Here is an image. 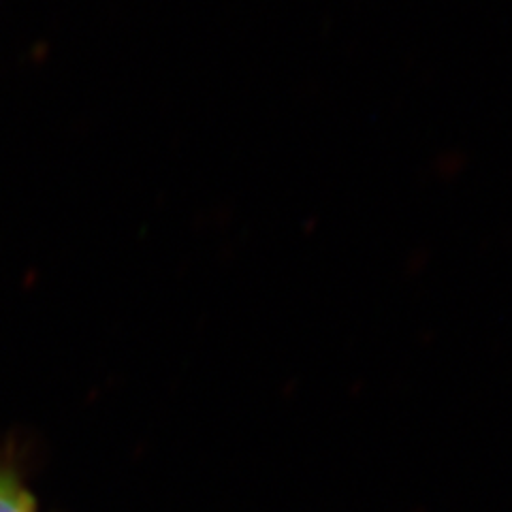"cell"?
<instances>
[{
  "label": "cell",
  "mask_w": 512,
  "mask_h": 512,
  "mask_svg": "<svg viewBox=\"0 0 512 512\" xmlns=\"http://www.w3.org/2000/svg\"><path fill=\"white\" fill-rule=\"evenodd\" d=\"M0 512H35L32 495L9 470H0Z\"/></svg>",
  "instance_id": "1"
}]
</instances>
